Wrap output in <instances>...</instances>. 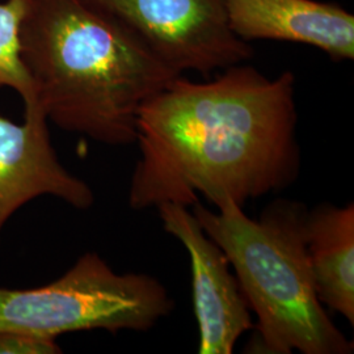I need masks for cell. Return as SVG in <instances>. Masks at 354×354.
I'll use <instances>...</instances> for the list:
<instances>
[{"label": "cell", "instance_id": "1", "mask_svg": "<svg viewBox=\"0 0 354 354\" xmlns=\"http://www.w3.org/2000/svg\"><path fill=\"white\" fill-rule=\"evenodd\" d=\"M295 76L268 77L245 64L209 82L171 80L140 108V156L129 188L136 210L203 197L216 206L292 185L301 171Z\"/></svg>", "mask_w": 354, "mask_h": 354}, {"label": "cell", "instance_id": "2", "mask_svg": "<svg viewBox=\"0 0 354 354\" xmlns=\"http://www.w3.org/2000/svg\"><path fill=\"white\" fill-rule=\"evenodd\" d=\"M19 39L48 120L111 146L136 143L140 108L180 75L83 0H28Z\"/></svg>", "mask_w": 354, "mask_h": 354}, {"label": "cell", "instance_id": "3", "mask_svg": "<svg viewBox=\"0 0 354 354\" xmlns=\"http://www.w3.org/2000/svg\"><path fill=\"white\" fill-rule=\"evenodd\" d=\"M193 214L230 261L256 315L248 353L351 354L353 342L317 297L304 238L307 207L291 200L269 203L252 219L231 198L215 212L197 203Z\"/></svg>", "mask_w": 354, "mask_h": 354}, {"label": "cell", "instance_id": "4", "mask_svg": "<svg viewBox=\"0 0 354 354\" xmlns=\"http://www.w3.org/2000/svg\"><path fill=\"white\" fill-rule=\"evenodd\" d=\"M174 307L159 279L115 273L97 253H86L49 285L21 290L0 288V330L42 340L92 329L142 332Z\"/></svg>", "mask_w": 354, "mask_h": 354}, {"label": "cell", "instance_id": "5", "mask_svg": "<svg viewBox=\"0 0 354 354\" xmlns=\"http://www.w3.org/2000/svg\"><path fill=\"white\" fill-rule=\"evenodd\" d=\"M140 39L177 74L209 76L252 58L230 28L227 0H83Z\"/></svg>", "mask_w": 354, "mask_h": 354}, {"label": "cell", "instance_id": "6", "mask_svg": "<svg viewBox=\"0 0 354 354\" xmlns=\"http://www.w3.org/2000/svg\"><path fill=\"white\" fill-rule=\"evenodd\" d=\"M156 210L165 231L184 245L189 256L198 353H232L236 342L254 323L226 254L205 232L188 206L167 203Z\"/></svg>", "mask_w": 354, "mask_h": 354}, {"label": "cell", "instance_id": "7", "mask_svg": "<svg viewBox=\"0 0 354 354\" xmlns=\"http://www.w3.org/2000/svg\"><path fill=\"white\" fill-rule=\"evenodd\" d=\"M24 105L21 125L0 115V234L21 206L39 196L61 198L76 209L95 201L88 184L61 165L51 145L49 120L37 100Z\"/></svg>", "mask_w": 354, "mask_h": 354}, {"label": "cell", "instance_id": "8", "mask_svg": "<svg viewBox=\"0 0 354 354\" xmlns=\"http://www.w3.org/2000/svg\"><path fill=\"white\" fill-rule=\"evenodd\" d=\"M228 24L245 41L301 44L332 61H353L354 16L320 0H227Z\"/></svg>", "mask_w": 354, "mask_h": 354}, {"label": "cell", "instance_id": "9", "mask_svg": "<svg viewBox=\"0 0 354 354\" xmlns=\"http://www.w3.org/2000/svg\"><path fill=\"white\" fill-rule=\"evenodd\" d=\"M304 238L320 302L354 324V203L307 210Z\"/></svg>", "mask_w": 354, "mask_h": 354}, {"label": "cell", "instance_id": "10", "mask_svg": "<svg viewBox=\"0 0 354 354\" xmlns=\"http://www.w3.org/2000/svg\"><path fill=\"white\" fill-rule=\"evenodd\" d=\"M28 0L0 3V87L13 88L24 104L33 102V86L20 57V23Z\"/></svg>", "mask_w": 354, "mask_h": 354}, {"label": "cell", "instance_id": "11", "mask_svg": "<svg viewBox=\"0 0 354 354\" xmlns=\"http://www.w3.org/2000/svg\"><path fill=\"white\" fill-rule=\"evenodd\" d=\"M61 352V346L55 340H42L0 330V354H55Z\"/></svg>", "mask_w": 354, "mask_h": 354}]
</instances>
